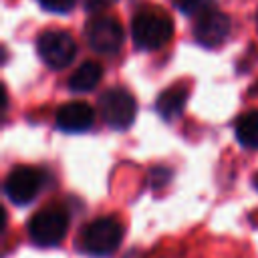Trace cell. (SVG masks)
<instances>
[{
	"label": "cell",
	"mask_w": 258,
	"mask_h": 258,
	"mask_svg": "<svg viewBox=\"0 0 258 258\" xmlns=\"http://www.w3.org/2000/svg\"><path fill=\"white\" fill-rule=\"evenodd\" d=\"M131 36L139 48L155 50L173 36V22L161 12H139L131 24Z\"/></svg>",
	"instance_id": "obj_1"
},
{
	"label": "cell",
	"mask_w": 258,
	"mask_h": 258,
	"mask_svg": "<svg viewBox=\"0 0 258 258\" xmlns=\"http://www.w3.org/2000/svg\"><path fill=\"white\" fill-rule=\"evenodd\" d=\"M123 240V226L115 218H97L81 234V248L91 256L113 254Z\"/></svg>",
	"instance_id": "obj_2"
},
{
	"label": "cell",
	"mask_w": 258,
	"mask_h": 258,
	"mask_svg": "<svg viewBox=\"0 0 258 258\" xmlns=\"http://www.w3.org/2000/svg\"><path fill=\"white\" fill-rule=\"evenodd\" d=\"M99 113L103 121L113 129H125L133 123L137 105L131 93H127L121 87L107 89L99 99Z\"/></svg>",
	"instance_id": "obj_3"
},
{
	"label": "cell",
	"mask_w": 258,
	"mask_h": 258,
	"mask_svg": "<svg viewBox=\"0 0 258 258\" xmlns=\"http://www.w3.org/2000/svg\"><path fill=\"white\" fill-rule=\"evenodd\" d=\"M36 50L44 64L58 71V69L69 67L73 62V58L77 56V42L69 32L46 30L38 36Z\"/></svg>",
	"instance_id": "obj_4"
},
{
	"label": "cell",
	"mask_w": 258,
	"mask_h": 258,
	"mask_svg": "<svg viewBox=\"0 0 258 258\" xmlns=\"http://www.w3.org/2000/svg\"><path fill=\"white\" fill-rule=\"evenodd\" d=\"M69 228V218L58 208H46L32 216L28 222L30 240L38 246H54L58 244Z\"/></svg>",
	"instance_id": "obj_5"
},
{
	"label": "cell",
	"mask_w": 258,
	"mask_h": 258,
	"mask_svg": "<svg viewBox=\"0 0 258 258\" xmlns=\"http://www.w3.org/2000/svg\"><path fill=\"white\" fill-rule=\"evenodd\" d=\"M42 183H44V173L40 169L22 165L8 173L4 181V191L10 198V202L24 206L38 196Z\"/></svg>",
	"instance_id": "obj_6"
},
{
	"label": "cell",
	"mask_w": 258,
	"mask_h": 258,
	"mask_svg": "<svg viewBox=\"0 0 258 258\" xmlns=\"http://www.w3.org/2000/svg\"><path fill=\"white\" fill-rule=\"evenodd\" d=\"M87 40L95 52H117L123 44V26L111 16H97L87 24Z\"/></svg>",
	"instance_id": "obj_7"
},
{
	"label": "cell",
	"mask_w": 258,
	"mask_h": 258,
	"mask_svg": "<svg viewBox=\"0 0 258 258\" xmlns=\"http://www.w3.org/2000/svg\"><path fill=\"white\" fill-rule=\"evenodd\" d=\"M230 34V18L216 8L202 14L194 26V36L202 46L214 48L222 44Z\"/></svg>",
	"instance_id": "obj_8"
},
{
	"label": "cell",
	"mask_w": 258,
	"mask_h": 258,
	"mask_svg": "<svg viewBox=\"0 0 258 258\" xmlns=\"http://www.w3.org/2000/svg\"><path fill=\"white\" fill-rule=\"evenodd\" d=\"M95 113L83 101H73L56 111V127L67 133H81L93 125Z\"/></svg>",
	"instance_id": "obj_9"
},
{
	"label": "cell",
	"mask_w": 258,
	"mask_h": 258,
	"mask_svg": "<svg viewBox=\"0 0 258 258\" xmlns=\"http://www.w3.org/2000/svg\"><path fill=\"white\" fill-rule=\"evenodd\" d=\"M103 77V69L99 62H93V60H87L83 62L69 79V89L75 91V93H85V91H91L97 87V83L101 81Z\"/></svg>",
	"instance_id": "obj_10"
},
{
	"label": "cell",
	"mask_w": 258,
	"mask_h": 258,
	"mask_svg": "<svg viewBox=\"0 0 258 258\" xmlns=\"http://www.w3.org/2000/svg\"><path fill=\"white\" fill-rule=\"evenodd\" d=\"M187 101V89L185 87H169L167 91H163L157 99V111L161 113V117L165 119H173L177 117Z\"/></svg>",
	"instance_id": "obj_11"
},
{
	"label": "cell",
	"mask_w": 258,
	"mask_h": 258,
	"mask_svg": "<svg viewBox=\"0 0 258 258\" xmlns=\"http://www.w3.org/2000/svg\"><path fill=\"white\" fill-rule=\"evenodd\" d=\"M236 137L244 147L258 149V111H250L238 119Z\"/></svg>",
	"instance_id": "obj_12"
},
{
	"label": "cell",
	"mask_w": 258,
	"mask_h": 258,
	"mask_svg": "<svg viewBox=\"0 0 258 258\" xmlns=\"http://www.w3.org/2000/svg\"><path fill=\"white\" fill-rule=\"evenodd\" d=\"M177 6L187 16H202L210 10H214V0H177Z\"/></svg>",
	"instance_id": "obj_13"
},
{
	"label": "cell",
	"mask_w": 258,
	"mask_h": 258,
	"mask_svg": "<svg viewBox=\"0 0 258 258\" xmlns=\"http://www.w3.org/2000/svg\"><path fill=\"white\" fill-rule=\"evenodd\" d=\"M46 10H52V12H69L77 0H38Z\"/></svg>",
	"instance_id": "obj_14"
},
{
	"label": "cell",
	"mask_w": 258,
	"mask_h": 258,
	"mask_svg": "<svg viewBox=\"0 0 258 258\" xmlns=\"http://www.w3.org/2000/svg\"><path fill=\"white\" fill-rule=\"evenodd\" d=\"M169 171L165 169V167H155L153 171H151V183L157 187V185H163L167 179H169Z\"/></svg>",
	"instance_id": "obj_15"
},
{
	"label": "cell",
	"mask_w": 258,
	"mask_h": 258,
	"mask_svg": "<svg viewBox=\"0 0 258 258\" xmlns=\"http://www.w3.org/2000/svg\"><path fill=\"white\" fill-rule=\"evenodd\" d=\"M113 2H117V0H85V6H87L89 10H99V8L111 6Z\"/></svg>",
	"instance_id": "obj_16"
},
{
	"label": "cell",
	"mask_w": 258,
	"mask_h": 258,
	"mask_svg": "<svg viewBox=\"0 0 258 258\" xmlns=\"http://www.w3.org/2000/svg\"><path fill=\"white\" fill-rule=\"evenodd\" d=\"M256 187H258V175H256Z\"/></svg>",
	"instance_id": "obj_17"
}]
</instances>
